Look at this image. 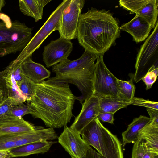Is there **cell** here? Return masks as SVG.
I'll list each match as a JSON object with an SVG mask.
<instances>
[{"instance_id": "cell-32", "label": "cell", "mask_w": 158, "mask_h": 158, "mask_svg": "<svg viewBox=\"0 0 158 158\" xmlns=\"http://www.w3.org/2000/svg\"><path fill=\"white\" fill-rule=\"evenodd\" d=\"M21 63H15L13 61L8 65L17 83L22 79L23 76L21 72Z\"/></svg>"}, {"instance_id": "cell-6", "label": "cell", "mask_w": 158, "mask_h": 158, "mask_svg": "<svg viewBox=\"0 0 158 158\" xmlns=\"http://www.w3.org/2000/svg\"><path fill=\"white\" fill-rule=\"evenodd\" d=\"M71 0H63L58 5L17 57L13 60L15 63H21L39 48L44 40L52 32L59 30L62 14L70 3Z\"/></svg>"}, {"instance_id": "cell-22", "label": "cell", "mask_w": 158, "mask_h": 158, "mask_svg": "<svg viewBox=\"0 0 158 158\" xmlns=\"http://www.w3.org/2000/svg\"><path fill=\"white\" fill-rule=\"evenodd\" d=\"M130 105H131V101H127L120 97L99 98V114L104 112L114 114L120 109Z\"/></svg>"}, {"instance_id": "cell-5", "label": "cell", "mask_w": 158, "mask_h": 158, "mask_svg": "<svg viewBox=\"0 0 158 158\" xmlns=\"http://www.w3.org/2000/svg\"><path fill=\"white\" fill-rule=\"evenodd\" d=\"M32 31L19 20L10 24L0 21V56L21 52L32 38Z\"/></svg>"}, {"instance_id": "cell-16", "label": "cell", "mask_w": 158, "mask_h": 158, "mask_svg": "<svg viewBox=\"0 0 158 158\" xmlns=\"http://www.w3.org/2000/svg\"><path fill=\"white\" fill-rule=\"evenodd\" d=\"M120 28V30L131 35L134 40L136 42L145 40L152 29L145 19L136 15L131 20L123 24Z\"/></svg>"}, {"instance_id": "cell-17", "label": "cell", "mask_w": 158, "mask_h": 158, "mask_svg": "<svg viewBox=\"0 0 158 158\" xmlns=\"http://www.w3.org/2000/svg\"><path fill=\"white\" fill-rule=\"evenodd\" d=\"M31 56H29L22 63V73L35 83H40L49 78L51 72L43 65L33 61Z\"/></svg>"}, {"instance_id": "cell-10", "label": "cell", "mask_w": 158, "mask_h": 158, "mask_svg": "<svg viewBox=\"0 0 158 158\" xmlns=\"http://www.w3.org/2000/svg\"><path fill=\"white\" fill-rule=\"evenodd\" d=\"M85 3L84 0H71L61 16L58 30L60 37L70 40L77 38L79 20Z\"/></svg>"}, {"instance_id": "cell-38", "label": "cell", "mask_w": 158, "mask_h": 158, "mask_svg": "<svg viewBox=\"0 0 158 158\" xmlns=\"http://www.w3.org/2000/svg\"><path fill=\"white\" fill-rule=\"evenodd\" d=\"M6 3V1L4 0H0V12L2 8L5 6Z\"/></svg>"}, {"instance_id": "cell-26", "label": "cell", "mask_w": 158, "mask_h": 158, "mask_svg": "<svg viewBox=\"0 0 158 158\" xmlns=\"http://www.w3.org/2000/svg\"><path fill=\"white\" fill-rule=\"evenodd\" d=\"M150 0H120L119 4L120 6L136 14L139 10Z\"/></svg>"}, {"instance_id": "cell-13", "label": "cell", "mask_w": 158, "mask_h": 158, "mask_svg": "<svg viewBox=\"0 0 158 158\" xmlns=\"http://www.w3.org/2000/svg\"><path fill=\"white\" fill-rule=\"evenodd\" d=\"M99 99L94 94L86 99L82 104L80 113L70 127L80 133L89 123L97 118L99 112Z\"/></svg>"}, {"instance_id": "cell-36", "label": "cell", "mask_w": 158, "mask_h": 158, "mask_svg": "<svg viewBox=\"0 0 158 158\" xmlns=\"http://www.w3.org/2000/svg\"><path fill=\"white\" fill-rule=\"evenodd\" d=\"M140 158H158V152L148 151L145 153Z\"/></svg>"}, {"instance_id": "cell-39", "label": "cell", "mask_w": 158, "mask_h": 158, "mask_svg": "<svg viewBox=\"0 0 158 158\" xmlns=\"http://www.w3.org/2000/svg\"><path fill=\"white\" fill-rule=\"evenodd\" d=\"M3 97L2 92L0 93V101L3 98Z\"/></svg>"}, {"instance_id": "cell-21", "label": "cell", "mask_w": 158, "mask_h": 158, "mask_svg": "<svg viewBox=\"0 0 158 158\" xmlns=\"http://www.w3.org/2000/svg\"><path fill=\"white\" fill-rule=\"evenodd\" d=\"M139 139L143 141L150 148L158 152V123L151 120L139 132Z\"/></svg>"}, {"instance_id": "cell-28", "label": "cell", "mask_w": 158, "mask_h": 158, "mask_svg": "<svg viewBox=\"0 0 158 158\" xmlns=\"http://www.w3.org/2000/svg\"><path fill=\"white\" fill-rule=\"evenodd\" d=\"M148 151L156 152L150 148L143 141L139 139L134 143L132 158H140Z\"/></svg>"}, {"instance_id": "cell-27", "label": "cell", "mask_w": 158, "mask_h": 158, "mask_svg": "<svg viewBox=\"0 0 158 158\" xmlns=\"http://www.w3.org/2000/svg\"><path fill=\"white\" fill-rule=\"evenodd\" d=\"M34 112V110L29 103L25 104L23 103L15 106L7 114L22 118L28 114L32 115Z\"/></svg>"}, {"instance_id": "cell-30", "label": "cell", "mask_w": 158, "mask_h": 158, "mask_svg": "<svg viewBox=\"0 0 158 158\" xmlns=\"http://www.w3.org/2000/svg\"><path fill=\"white\" fill-rule=\"evenodd\" d=\"M16 105L11 98L3 97L0 101V117L8 114Z\"/></svg>"}, {"instance_id": "cell-3", "label": "cell", "mask_w": 158, "mask_h": 158, "mask_svg": "<svg viewBox=\"0 0 158 158\" xmlns=\"http://www.w3.org/2000/svg\"><path fill=\"white\" fill-rule=\"evenodd\" d=\"M97 56L86 50L79 58L67 59L52 66L55 77L46 81L53 83H70L75 85L81 93L76 100L81 104L94 94L93 78Z\"/></svg>"}, {"instance_id": "cell-24", "label": "cell", "mask_w": 158, "mask_h": 158, "mask_svg": "<svg viewBox=\"0 0 158 158\" xmlns=\"http://www.w3.org/2000/svg\"><path fill=\"white\" fill-rule=\"evenodd\" d=\"M17 84L28 103L35 96L37 84L23 75L22 79Z\"/></svg>"}, {"instance_id": "cell-18", "label": "cell", "mask_w": 158, "mask_h": 158, "mask_svg": "<svg viewBox=\"0 0 158 158\" xmlns=\"http://www.w3.org/2000/svg\"><path fill=\"white\" fill-rule=\"evenodd\" d=\"M56 142L52 141L35 142L8 151L12 158L26 156L34 154H44L48 152L52 145Z\"/></svg>"}, {"instance_id": "cell-20", "label": "cell", "mask_w": 158, "mask_h": 158, "mask_svg": "<svg viewBox=\"0 0 158 158\" xmlns=\"http://www.w3.org/2000/svg\"><path fill=\"white\" fill-rule=\"evenodd\" d=\"M51 0H20V11L24 15L34 18L35 22L42 19L44 7Z\"/></svg>"}, {"instance_id": "cell-35", "label": "cell", "mask_w": 158, "mask_h": 158, "mask_svg": "<svg viewBox=\"0 0 158 158\" xmlns=\"http://www.w3.org/2000/svg\"><path fill=\"white\" fill-rule=\"evenodd\" d=\"M147 110L151 121L158 122V110L147 108Z\"/></svg>"}, {"instance_id": "cell-8", "label": "cell", "mask_w": 158, "mask_h": 158, "mask_svg": "<svg viewBox=\"0 0 158 158\" xmlns=\"http://www.w3.org/2000/svg\"><path fill=\"white\" fill-rule=\"evenodd\" d=\"M97 56L93 78V94L99 98H121L118 87V78L106 67L103 60V55Z\"/></svg>"}, {"instance_id": "cell-29", "label": "cell", "mask_w": 158, "mask_h": 158, "mask_svg": "<svg viewBox=\"0 0 158 158\" xmlns=\"http://www.w3.org/2000/svg\"><path fill=\"white\" fill-rule=\"evenodd\" d=\"M158 74V65H153L148 70L142 80L146 85V90L150 89L157 78Z\"/></svg>"}, {"instance_id": "cell-33", "label": "cell", "mask_w": 158, "mask_h": 158, "mask_svg": "<svg viewBox=\"0 0 158 158\" xmlns=\"http://www.w3.org/2000/svg\"><path fill=\"white\" fill-rule=\"evenodd\" d=\"M114 114L110 112H104L99 114L97 117L99 120L103 122L114 124Z\"/></svg>"}, {"instance_id": "cell-11", "label": "cell", "mask_w": 158, "mask_h": 158, "mask_svg": "<svg viewBox=\"0 0 158 158\" xmlns=\"http://www.w3.org/2000/svg\"><path fill=\"white\" fill-rule=\"evenodd\" d=\"M80 133L66 126L58 137V142L71 158H82L91 147L82 138Z\"/></svg>"}, {"instance_id": "cell-31", "label": "cell", "mask_w": 158, "mask_h": 158, "mask_svg": "<svg viewBox=\"0 0 158 158\" xmlns=\"http://www.w3.org/2000/svg\"><path fill=\"white\" fill-rule=\"evenodd\" d=\"M131 105L143 106L158 110V102L145 100L141 98L134 97L131 100Z\"/></svg>"}, {"instance_id": "cell-23", "label": "cell", "mask_w": 158, "mask_h": 158, "mask_svg": "<svg viewBox=\"0 0 158 158\" xmlns=\"http://www.w3.org/2000/svg\"><path fill=\"white\" fill-rule=\"evenodd\" d=\"M158 1L150 0L136 14L145 19L154 28L157 21Z\"/></svg>"}, {"instance_id": "cell-15", "label": "cell", "mask_w": 158, "mask_h": 158, "mask_svg": "<svg viewBox=\"0 0 158 158\" xmlns=\"http://www.w3.org/2000/svg\"><path fill=\"white\" fill-rule=\"evenodd\" d=\"M0 82L3 85L2 93L4 97L11 98L16 104L18 105L26 101L25 96L19 89L17 82L8 65L3 71L0 72Z\"/></svg>"}, {"instance_id": "cell-37", "label": "cell", "mask_w": 158, "mask_h": 158, "mask_svg": "<svg viewBox=\"0 0 158 158\" xmlns=\"http://www.w3.org/2000/svg\"><path fill=\"white\" fill-rule=\"evenodd\" d=\"M12 158L8 151L0 150V158Z\"/></svg>"}, {"instance_id": "cell-4", "label": "cell", "mask_w": 158, "mask_h": 158, "mask_svg": "<svg viewBox=\"0 0 158 158\" xmlns=\"http://www.w3.org/2000/svg\"><path fill=\"white\" fill-rule=\"evenodd\" d=\"M80 134L82 139L95 148L103 158H123L119 140L102 125L98 117L89 123Z\"/></svg>"}, {"instance_id": "cell-12", "label": "cell", "mask_w": 158, "mask_h": 158, "mask_svg": "<svg viewBox=\"0 0 158 158\" xmlns=\"http://www.w3.org/2000/svg\"><path fill=\"white\" fill-rule=\"evenodd\" d=\"M73 49L71 40L60 37L44 47L43 60L47 67H52L68 59Z\"/></svg>"}, {"instance_id": "cell-2", "label": "cell", "mask_w": 158, "mask_h": 158, "mask_svg": "<svg viewBox=\"0 0 158 158\" xmlns=\"http://www.w3.org/2000/svg\"><path fill=\"white\" fill-rule=\"evenodd\" d=\"M120 27L118 20L110 10L92 7L81 15L77 38L85 50L103 55L119 37Z\"/></svg>"}, {"instance_id": "cell-7", "label": "cell", "mask_w": 158, "mask_h": 158, "mask_svg": "<svg viewBox=\"0 0 158 158\" xmlns=\"http://www.w3.org/2000/svg\"><path fill=\"white\" fill-rule=\"evenodd\" d=\"M158 22L146 39L138 54L133 80L137 83L144 77L153 65H158Z\"/></svg>"}, {"instance_id": "cell-1", "label": "cell", "mask_w": 158, "mask_h": 158, "mask_svg": "<svg viewBox=\"0 0 158 158\" xmlns=\"http://www.w3.org/2000/svg\"><path fill=\"white\" fill-rule=\"evenodd\" d=\"M76 96L67 83L37 84L35 96L28 103L35 110L32 115L41 119L46 127L53 128L67 126L73 116Z\"/></svg>"}, {"instance_id": "cell-19", "label": "cell", "mask_w": 158, "mask_h": 158, "mask_svg": "<svg viewBox=\"0 0 158 158\" xmlns=\"http://www.w3.org/2000/svg\"><path fill=\"white\" fill-rule=\"evenodd\" d=\"M150 121V118L143 115L134 119L122 133V145L124 146L127 143H134L137 141L139 132Z\"/></svg>"}, {"instance_id": "cell-9", "label": "cell", "mask_w": 158, "mask_h": 158, "mask_svg": "<svg viewBox=\"0 0 158 158\" xmlns=\"http://www.w3.org/2000/svg\"><path fill=\"white\" fill-rule=\"evenodd\" d=\"M58 137L52 128L35 126L34 130L23 134L0 135V150L8 151L31 143L52 141Z\"/></svg>"}, {"instance_id": "cell-25", "label": "cell", "mask_w": 158, "mask_h": 158, "mask_svg": "<svg viewBox=\"0 0 158 158\" xmlns=\"http://www.w3.org/2000/svg\"><path fill=\"white\" fill-rule=\"evenodd\" d=\"M119 92L121 98L128 101L134 97L135 88L132 79L125 81L118 79Z\"/></svg>"}, {"instance_id": "cell-34", "label": "cell", "mask_w": 158, "mask_h": 158, "mask_svg": "<svg viewBox=\"0 0 158 158\" xmlns=\"http://www.w3.org/2000/svg\"><path fill=\"white\" fill-rule=\"evenodd\" d=\"M82 158H103L101 156L91 147L87 150L85 155Z\"/></svg>"}, {"instance_id": "cell-14", "label": "cell", "mask_w": 158, "mask_h": 158, "mask_svg": "<svg viewBox=\"0 0 158 158\" xmlns=\"http://www.w3.org/2000/svg\"><path fill=\"white\" fill-rule=\"evenodd\" d=\"M35 127L22 118L8 114L0 117V135L23 134L34 130Z\"/></svg>"}, {"instance_id": "cell-40", "label": "cell", "mask_w": 158, "mask_h": 158, "mask_svg": "<svg viewBox=\"0 0 158 158\" xmlns=\"http://www.w3.org/2000/svg\"><path fill=\"white\" fill-rule=\"evenodd\" d=\"M2 92V91L1 89V88L0 86V93Z\"/></svg>"}]
</instances>
